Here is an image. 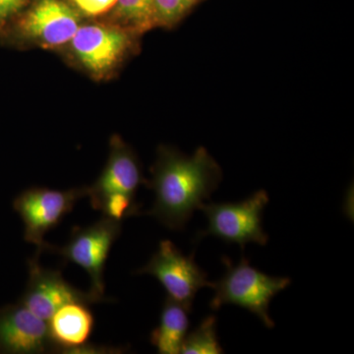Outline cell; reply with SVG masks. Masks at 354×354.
<instances>
[{
    "label": "cell",
    "instance_id": "2",
    "mask_svg": "<svg viewBox=\"0 0 354 354\" xmlns=\"http://www.w3.org/2000/svg\"><path fill=\"white\" fill-rule=\"evenodd\" d=\"M223 263L227 271L212 288L215 295L209 302L211 309L218 311L223 305H236L248 310L266 327L272 329L274 323L269 314L270 302L290 285V279L268 276L251 267L245 257H242L237 265H232L227 257H223Z\"/></svg>",
    "mask_w": 354,
    "mask_h": 354
},
{
    "label": "cell",
    "instance_id": "16",
    "mask_svg": "<svg viewBox=\"0 0 354 354\" xmlns=\"http://www.w3.org/2000/svg\"><path fill=\"white\" fill-rule=\"evenodd\" d=\"M95 209L102 211L104 216L120 223L129 216L140 214V206L135 197L122 193L106 195L99 202Z\"/></svg>",
    "mask_w": 354,
    "mask_h": 354
},
{
    "label": "cell",
    "instance_id": "11",
    "mask_svg": "<svg viewBox=\"0 0 354 354\" xmlns=\"http://www.w3.org/2000/svg\"><path fill=\"white\" fill-rule=\"evenodd\" d=\"M143 183L136 158L120 141H115L108 165L99 180L88 188V196L95 209L102 198L113 193L135 197L140 184Z\"/></svg>",
    "mask_w": 354,
    "mask_h": 354
},
{
    "label": "cell",
    "instance_id": "13",
    "mask_svg": "<svg viewBox=\"0 0 354 354\" xmlns=\"http://www.w3.org/2000/svg\"><path fill=\"white\" fill-rule=\"evenodd\" d=\"M190 313L171 298H165L160 324L151 334V342L160 354L180 353L181 346L189 328Z\"/></svg>",
    "mask_w": 354,
    "mask_h": 354
},
{
    "label": "cell",
    "instance_id": "19",
    "mask_svg": "<svg viewBox=\"0 0 354 354\" xmlns=\"http://www.w3.org/2000/svg\"><path fill=\"white\" fill-rule=\"evenodd\" d=\"M25 0H0V19L17 11Z\"/></svg>",
    "mask_w": 354,
    "mask_h": 354
},
{
    "label": "cell",
    "instance_id": "10",
    "mask_svg": "<svg viewBox=\"0 0 354 354\" xmlns=\"http://www.w3.org/2000/svg\"><path fill=\"white\" fill-rule=\"evenodd\" d=\"M21 26L30 38L44 46H57L73 39L79 20L77 14L60 0H39Z\"/></svg>",
    "mask_w": 354,
    "mask_h": 354
},
{
    "label": "cell",
    "instance_id": "9",
    "mask_svg": "<svg viewBox=\"0 0 354 354\" xmlns=\"http://www.w3.org/2000/svg\"><path fill=\"white\" fill-rule=\"evenodd\" d=\"M0 351L16 354L53 351L48 323L22 304L0 311Z\"/></svg>",
    "mask_w": 354,
    "mask_h": 354
},
{
    "label": "cell",
    "instance_id": "5",
    "mask_svg": "<svg viewBox=\"0 0 354 354\" xmlns=\"http://www.w3.org/2000/svg\"><path fill=\"white\" fill-rule=\"evenodd\" d=\"M136 274L155 277L164 286L167 297L189 312L198 291L205 286L212 288L214 285L208 281V274L195 262L194 254L183 255L169 241H160L157 252Z\"/></svg>",
    "mask_w": 354,
    "mask_h": 354
},
{
    "label": "cell",
    "instance_id": "6",
    "mask_svg": "<svg viewBox=\"0 0 354 354\" xmlns=\"http://www.w3.org/2000/svg\"><path fill=\"white\" fill-rule=\"evenodd\" d=\"M85 196H88V189L31 188L16 199L14 206L24 223L26 241L36 245L37 254L46 252L50 245L44 241L46 234L57 227Z\"/></svg>",
    "mask_w": 354,
    "mask_h": 354
},
{
    "label": "cell",
    "instance_id": "1",
    "mask_svg": "<svg viewBox=\"0 0 354 354\" xmlns=\"http://www.w3.org/2000/svg\"><path fill=\"white\" fill-rule=\"evenodd\" d=\"M153 208L147 215L171 230H183L193 213L209 200L223 174L218 162L200 147L191 157L162 149L153 171Z\"/></svg>",
    "mask_w": 354,
    "mask_h": 354
},
{
    "label": "cell",
    "instance_id": "15",
    "mask_svg": "<svg viewBox=\"0 0 354 354\" xmlns=\"http://www.w3.org/2000/svg\"><path fill=\"white\" fill-rule=\"evenodd\" d=\"M216 317L207 316L196 329L186 335L181 346L183 354H221L225 353L216 335Z\"/></svg>",
    "mask_w": 354,
    "mask_h": 354
},
{
    "label": "cell",
    "instance_id": "3",
    "mask_svg": "<svg viewBox=\"0 0 354 354\" xmlns=\"http://www.w3.org/2000/svg\"><path fill=\"white\" fill-rule=\"evenodd\" d=\"M268 203L265 190L239 203H204L199 209L207 216L208 228L198 232L194 241L212 235L227 243L239 244L242 249L250 242L265 246L269 237L263 230L262 213Z\"/></svg>",
    "mask_w": 354,
    "mask_h": 354
},
{
    "label": "cell",
    "instance_id": "17",
    "mask_svg": "<svg viewBox=\"0 0 354 354\" xmlns=\"http://www.w3.org/2000/svg\"><path fill=\"white\" fill-rule=\"evenodd\" d=\"M157 25L172 26L189 11L195 0H153Z\"/></svg>",
    "mask_w": 354,
    "mask_h": 354
},
{
    "label": "cell",
    "instance_id": "14",
    "mask_svg": "<svg viewBox=\"0 0 354 354\" xmlns=\"http://www.w3.org/2000/svg\"><path fill=\"white\" fill-rule=\"evenodd\" d=\"M114 7L118 19L135 34L157 25L153 0H118Z\"/></svg>",
    "mask_w": 354,
    "mask_h": 354
},
{
    "label": "cell",
    "instance_id": "4",
    "mask_svg": "<svg viewBox=\"0 0 354 354\" xmlns=\"http://www.w3.org/2000/svg\"><path fill=\"white\" fill-rule=\"evenodd\" d=\"M121 234V223L102 216L94 225L75 228L64 246L50 244L46 252L57 254L66 262L83 268L91 279L90 293L99 302L106 301L104 272L109 251Z\"/></svg>",
    "mask_w": 354,
    "mask_h": 354
},
{
    "label": "cell",
    "instance_id": "18",
    "mask_svg": "<svg viewBox=\"0 0 354 354\" xmlns=\"http://www.w3.org/2000/svg\"><path fill=\"white\" fill-rule=\"evenodd\" d=\"M84 13L90 16L101 15L116 6L118 0H74Z\"/></svg>",
    "mask_w": 354,
    "mask_h": 354
},
{
    "label": "cell",
    "instance_id": "7",
    "mask_svg": "<svg viewBox=\"0 0 354 354\" xmlns=\"http://www.w3.org/2000/svg\"><path fill=\"white\" fill-rule=\"evenodd\" d=\"M39 254L29 260V281L21 304L32 313L48 321L60 307L70 302L97 304L90 291L77 290L65 281L59 271H53L39 264Z\"/></svg>",
    "mask_w": 354,
    "mask_h": 354
},
{
    "label": "cell",
    "instance_id": "12",
    "mask_svg": "<svg viewBox=\"0 0 354 354\" xmlns=\"http://www.w3.org/2000/svg\"><path fill=\"white\" fill-rule=\"evenodd\" d=\"M87 305L82 302H70L60 307L46 321L53 351L69 353L88 344L95 320Z\"/></svg>",
    "mask_w": 354,
    "mask_h": 354
},
{
    "label": "cell",
    "instance_id": "8",
    "mask_svg": "<svg viewBox=\"0 0 354 354\" xmlns=\"http://www.w3.org/2000/svg\"><path fill=\"white\" fill-rule=\"evenodd\" d=\"M130 44L129 32L101 25L79 28L72 39L77 57L88 71L97 75L106 74L118 65Z\"/></svg>",
    "mask_w": 354,
    "mask_h": 354
}]
</instances>
